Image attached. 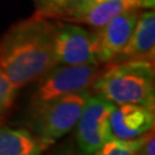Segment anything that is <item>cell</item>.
I'll return each mask as SVG.
<instances>
[{
    "label": "cell",
    "instance_id": "5bb4252c",
    "mask_svg": "<svg viewBox=\"0 0 155 155\" xmlns=\"http://www.w3.org/2000/svg\"><path fill=\"white\" fill-rule=\"evenodd\" d=\"M17 89L11 83L0 68V118L9 111L15 101Z\"/></svg>",
    "mask_w": 155,
    "mask_h": 155
},
{
    "label": "cell",
    "instance_id": "4fadbf2b",
    "mask_svg": "<svg viewBox=\"0 0 155 155\" xmlns=\"http://www.w3.org/2000/svg\"><path fill=\"white\" fill-rule=\"evenodd\" d=\"M35 4V15L55 20L61 15L70 0H32Z\"/></svg>",
    "mask_w": 155,
    "mask_h": 155
},
{
    "label": "cell",
    "instance_id": "7a4b0ae2",
    "mask_svg": "<svg viewBox=\"0 0 155 155\" xmlns=\"http://www.w3.org/2000/svg\"><path fill=\"white\" fill-rule=\"evenodd\" d=\"M92 91L114 105L155 107L154 63L133 60L105 64L94 81Z\"/></svg>",
    "mask_w": 155,
    "mask_h": 155
},
{
    "label": "cell",
    "instance_id": "ba28073f",
    "mask_svg": "<svg viewBox=\"0 0 155 155\" xmlns=\"http://www.w3.org/2000/svg\"><path fill=\"white\" fill-rule=\"evenodd\" d=\"M141 11L125 12L94 30L98 37L97 59L100 64L109 63L127 46Z\"/></svg>",
    "mask_w": 155,
    "mask_h": 155
},
{
    "label": "cell",
    "instance_id": "3957f363",
    "mask_svg": "<svg viewBox=\"0 0 155 155\" xmlns=\"http://www.w3.org/2000/svg\"><path fill=\"white\" fill-rule=\"evenodd\" d=\"M91 92L92 89L30 104L29 129L45 150L75 127Z\"/></svg>",
    "mask_w": 155,
    "mask_h": 155
},
{
    "label": "cell",
    "instance_id": "6da1fadb",
    "mask_svg": "<svg viewBox=\"0 0 155 155\" xmlns=\"http://www.w3.org/2000/svg\"><path fill=\"white\" fill-rule=\"evenodd\" d=\"M54 20L38 15L12 25L0 39V68L17 90L56 66Z\"/></svg>",
    "mask_w": 155,
    "mask_h": 155
},
{
    "label": "cell",
    "instance_id": "52a82bcc",
    "mask_svg": "<svg viewBox=\"0 0 155 155\" xmlns=\"http://www.w3.org/2000/svg\"><path fill=\"white\" fill-rule=\"evenodd\" d=\"M154 107L115 105L108 117V140H133L154 129Z\"/></svg>",
    "mask_w": 155,
    "mask_h": 155
},
{
    "label": "cell",
    "instance_id": "9a60e30c",
    "mask_svg": "<svg viewBox=\"0 0 155 155\" xmlns=\"http://www.w3.org/2000/svg\"><path fill=\"white\" fill-rule=\"evenodd\" d=\"M104 0H70L67 5L64 11L61 15L55 20H64V21H72L74 18L81 16L89 12L92 7L98 5Z\"/></svg>",
    "mask_w": 155,
    "mask_h": 155
},
{
    "label": "cell",
    "instance_id": "7c38bea8",
    "mask_svg": "<svg viewBox=\"0 0 155 155\" xmlns=\"http://www.w3.org/2000/svg\"><path fill=\"white\" fill-rule=\"evenodd\" d=\"M145 136V134H144ZM144 136L133 140L109 139L98 150L97 155H133L138 154L141 147Z\"/></svg>",
    "mask_w": 155,
    "mask_h": 155
},
{
    "label": "cell",
    "instance_id": "5b68a950",
    "mask_svg": "<svg viewBox=\"0 0 155 155\" xmlns=\"http://www.w3.org/2000/svg\"><path fill=\"white\" fill-rule=\"evenodd\" d=\"M54 23L56 64L99 63L97 59L98 37L94 30H87L78 23L64 20H54Z\"/></svg>",
    "mask_w": 155,
    "mask_h": 155
},
{
    "label": "cell",
    "instance_id": "9c48e42d",
    "mask_svg": "<svg viewBox=\"0 0 155 155\" xmlns=\"http://www.w3.org/2000/svg\"><path fill=\"white\" fill-rule=\"evenodd\" d=\"M155 53V13L153 8L140 12L137 24L134 27L132 36L122 52L116 55L109 63L114 64L120 62L148 61L154 63Z\"/></svg>",
    "mask_w": 155,
    "mask_h": 155
},
{
    "label": "cell",
    "instance_id": "277c9868",
    "mask_svg": "<svg viewBox=\"0 0 155 155\" xmlns=\"http://www.w3.org/2000/svg\"><path fill=\"white\" fill-rule=\"evenodd\" d=\"M101 64H56L38 79L31 102H41L92 89Z\"/></svg>",
    "mask_w": 155,
    "mask_h": 155
},
{
    "label": "cell",
    "instance_id": "30bf717a",
    "mask_svg": "<svg viewBox=\"0 0 155 155\" xmlns=\"http://www.w3.org/2000/svg\"><path fill=\"white\" fill-rule=\"evenodd\" d=\"M155 0H104L92 7L89 12L69 22L85 24L92 30L101 28L113 17L130 11L154 8Z\"/></svg>",
    "mask_w": 155,
    "mask_h": 155
},
{
    "label": "cell",
    "instance_id": "2e32d148",
    "mask_svg": "<svg viewBox=\"0 0 155 155\" xmlns=\"http://www.w3.org/2000/svg\"><path fill=\"white\" fill-rule=\"evenodd\" d=\"M154 145H155V140H154V131L153 129L150 130L148 132L145 133L144 136V140H143V144H141V147L139 150L138 154L141 155H154Z\"/></svg>",
    "mask_w": 155,
    "mask_h": 155
},
{
    "label": "cell",
    "instance_id": "8992f818",
    "mask_svg": "<svg viewBox=\"0 0 155 155\" xmlns=\"http://www.w3.org/2000/svg\"><path fill=\"white\" fill-rule=\"evenodd\" d=\"M114 104L93 91L76 123V140L84 154H97L108 140V117Z\"/></svg>",
    "mask_w": 155,
    "mask_h": 155
},
{
    "label": "cell",
    "instance_id": "8fae6325",
    "mask_svg": "<svg viewBox=\"0 0 155 155\" xmlns=\"http://www.w3.org/2000/svg\"><path fill=\"white\" fill-rule=\"evenodd\" d=\"M44 150L28 130L0 127V155H38Z\"/></svg>",
    "mask_w": 155,
    "mask_h": 155
}]
</instances>
